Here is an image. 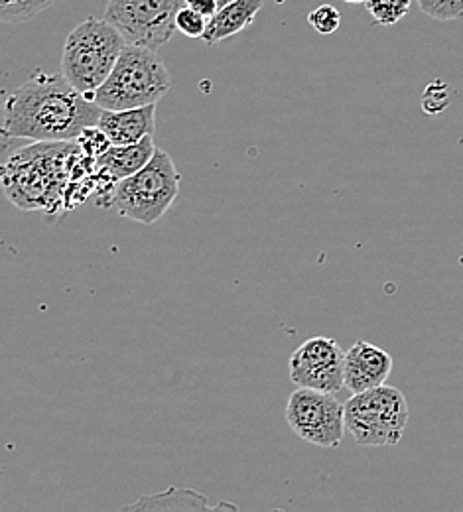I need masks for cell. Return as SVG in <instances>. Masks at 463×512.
Returning <instances> with one entry per match:
<instances>
[{
    "label": "cell",
    "instance_id": "1",
    "mask_svg": "<svg viewBox=\"0 0 463 512\" xmlns=\"http://www.w3.org/2000/svg\"><path fill=\"white\" fill-rule=\"evenodd\" d=\"M6 197L28 211H56L66 199L83 201L79 186L95 188V158L87 156L77 140L38 142L20 148L0 170Z\"/></svg>",
    "mask_w": 463,
    "mask_h": 512
},
{
    "label": "cell",
    "instance_id": "2",
    "mask_svg": "<svg viewBox=\"0 0 463 512\" xmlns=\"http://www.w3.org/2000/svg\"><path fill=\"white\" fill-rule=\"evenodd\" d=\"M101 113L64 75L36 73L6 101L2 132L36 142L75 140L83 128L97 127Z\"/></svg>",
    "mask_w": 463,
    "mask_h": 512
},
{
    "label": "cell",
    "instance_id": "3",
    "mask_svg": "<svg viewBox=\"0 0 463 512\" xmlns=\"http://www.w3.org/2000/svg\"><path fill=\"white\" fill-rule=\"evenodd\" d=\"M170 87V71L156 56V50L125 44L113 71L95 91L93 101L103 111H125L156 105Z\"/></svg>",
    "mask_w": 463,
    "mask_h": 512
},
{
    "label": "cell",
    "instance_id": "4",
    "mask_svg": "<svg viewBox=\"0 0 463 512\" xmlns=\"http://www.w3.org/2000/svg\"><path fill=\"white\" fill-rule=\"evenodd\" d=\"M125 44L123 34L105 18H85L67 36L62 75L71 87L93 99L113 71Z\"/></svg>",
    "mask_w": 463,
    "mask_h": 512
},
{
    "label": "cell",
    "instance_id": "5",
    "mask_svg": "<svg viewBox=\"0 0 463 512\" xmlns=\"http://www.w3.org/2000/svg\"><path fill=\"white\" fill-rule=\"evenodd\" d=\"M180 193V174L170 154L156 148L150 162L115 186L107 207L121 217L142 225H154Z\"/></svg>",
    "mask_w": 463,
    "mask_h": 512
},
{
    "label": "cell",
    "instance_id": "6",
    "mask_svg": "<svg viewBox=\"0 0 463 512\" xmlns=\"http://www.w3.org/2000/svg\"><path fill=\"white\" fill-rule=\"evenodd\" d=\"M345 428L359 446H397L408 424L406 396L387 384L353 394L345 402Z\"/></svg>",
    "mask_w": 463,
    "mask_h": 512
},
{
    "label": "cell",
    "instance_id": "7",
    "mask_svg": "<svg viewBox=\"0 0 463 512\" xmlns=\"http://www.w3.org/2000/svg\"><path fill=\"white\" fill-rule=\"evenodd\" d=\"M186 0H109L105 20L111 22L127 44L158 50L176 30V14Z\"/></svg>",
    "mask_w": 463,
    "mask_h": 512
},
{
    "label": "cell",
    "instance_id": "8",
    "mask_svg": "<svg viewBox=\"0 0 463 512\" xmlns=\"http://www.w3.org/2000/svg\"><path fill=\"white\" fill-rule=\"evenodd\" d=\"M292 432L318 448H337L345 434V408L331 392L298 386L286 404Z\"/></svg>",
    "mask_w": 463,
    "mask_h": 512
},
{
    "label": "cell",
    "instance_id": "9",
    "mask_svg": "<svg viewBox=\"0 0 463 512\" xmlns=\"http://www.w3.org/2000/svg\"><path fill=\"white\" fill-rule=\"evenodd\" d=\"M343 359L345 351L335 339L312 337L292 353L290 379L296 386L335 394L343 388Z\"/></svg>",
    "mask_w": 463,
    "mask_h": 512
},
{
    "label": "cell",
    "instance_id": "10",
    "mask_svg": "<svg viewBox=\"0 0 463 512\" xmlns=\"http://www.w3.org/2000/svg\"><path fill=\"white\" fill-rule=\"evenodd\" d=\"M393 371V357L363 339L355 341L343 359V388L351 394L387 383Z\"/></svg>",
    "mask_w": 463,
    "mask_h": 512
},
{
    "label": "cell",
    "instance_id": "11",
    "mask_svg": "<svg viewBox=\"0 0 463 512\" xmlns=\"http://www.w3.org/2000/svg\"><path fill=\"white\" fill-rule=\"evenodd\" d=\"M156 152V144L152 134L144 136L140 142L127 146H109L103 154L95 158V186L101 184L109 190V199L115 186L125 178L142 170ZM109 203V201H107Z\"/></svg>",
    "mask_w": 463,
    "mask_h": 512
},
{
    "label": "cell",
    "instance_id": "12",
    "mask_svg": "<svg viewBox=\"0 0 463 512\" xmlns=\"http://www.w3.org/2000/svg\"><path fill=\"white\" fill-rule=\"evenodd\" d=\"M97 127L103 130L113 146L140 142L144 136H150L156 130V105L125 111H103Z\"/></svg>",
    "mask_w": 463,
    "mask_h": 512
},
{
    "label": "cell",
    "instance_id": "13",
    "mask_svg": "<svg viewBox=\"0 0 463 512\" xmlns=\"http://www.w3.org/2000/svg\"><path fill=\"white\" fill-rule=\"evenodd\" d=\"M265 6V0H235L225 6H221L209 20L203 34V42L213 46L223 40H229L231 36L243 32L247 26L253 24L261 8Z\"/></svg>",
    "mask_w": 463,
    "mask_h": 512
},
{
    "label": "cell",
    "instance_id": "14",
    "mask_svg": "<svg viewBox=\"0 0 463 512\" xmlns=\"http://www.w3.org/2000/svg\"><path fill=\"white\" fill-rule=\"evenodd\" d=\"M412 0H367L365 8L373 18L375 26H395L408 12Z\"/></svg>",
    "mask_w": 463,
    "mask_h": 512
},
{
    "label": "cell",
    "instance_id": "15",
    "mask_svg": "<svg viewBox=\"0 0 463 512\" xmlns=\"http://www.w3.org/2000/svg\"><path fill=\"white\" fill-rule=\"evenodd\" d=\"M54 0H0V22L20 24L36 18Z\"/></svg>",
    "mask_w": 463,
    "mask_h": 512
},
{
    "label": "cell",
    "instance_id": "16",
    "mask_svg": "<svg viewBox=\"0 0 463 512\" xmlns=\"http://www.w3.org/2000/svg\"><path fill=\"white\" fill-rule=\"evenodd\" d=\"M420 10L442 22L450 20H462L463 18V0H416Z\"/></svg>",
    "mask_w": 463,
    "mask_h": 512
},
{
    "label": "cell",
    "instance_id": "17",
    "mask_svg": "<svg viewBox=\"0 0 463 512\" xmlns=\"http://www.w3.org/2000/svg\"><path fill=\"white\" fill-rule=\"evenodd\" d=\"M308 24L322 36H330L333 32L339 30L341 26V12L331 6V4H322L318 8H314L308 14Z\"/></svg>",
    "mask_w": 463,
    "mask_h": 512
},
{
    "label": "cell",
    "instance_id": "18",
    "mask_svg": "<svg viewBox=\"0 0 463 512\" xmlns=\"http://www.w3.org/2000/svg\"><path fill=\"white\" fill-rule=\"evenodd\" d=\"M450 105V91L448 85L442 81H432L422 95V109L426 115H440Z\"/></svg>",
    "mask_w": 463,
    "mask_h": 512
},
{
    "label": "cell",
    "instance_id": "19",
    "mask_svg": "<svg viewBox=\"0 0 463 512\" xmlns=\"http://www.w3.org/2000/svg\"><path fill=\"white\" fill-rule=\"evenodd\" d=\"M205 28H207V18L201 16L196 10H192L190 6H182L176 14V30H180L184 36L188 38H203L205 34Z\"/></svg>",
    "mask_w": 463,
    "mask_h": 512
},
{
    "label": "cell",
    "instance_id": "20",
    "mask_svg": "<svg viewBox=\"0 0 463 512\" xmlns=\"http://www.w3.org/2000/svg\"><path fill=\"white\" fill-rule=\"evenodd\" d=\"M186 6H190L192 10H196L201 16H205L207 20L219 10L215 0H186Z\"/></svg>",
    "mask_w": 463,
    "mask_h": 512
},
{
    "label": "cell",
    "instance_id": "21",
    "mask_svg": "<svg viewBox=\"0 0 463 512\" xmlns=\"http://www.w3.org/2000/svg\"><path fill=\"white\" fill-rule=\"evenodd\" d=\"M217 2V6L221 8V6H225V4H229V2H235V0H215Z\"/></svg>",
    "mask_w": 463,
    "mask_h": 512
},
{
    "label": "cell",
    "instance_id": "22",
    "mask_svg": "<svg viewBox=\"0 0 463 512\" xmlns=\"http://www.w3.org/2000/svg\"><path fill=\"white\" fill-rule=\"evenodd\" d=\"M343 2H347V4H365L367 0H343Z\"/></svg>",
    "mask_w": 463,
    "mask_h": 512
}]
</instances>
